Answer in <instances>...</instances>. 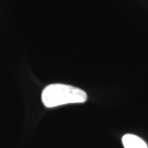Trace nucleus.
Here are the masks:
<instances>
[{
  "instance_id": "2",
  "label": "nucleus",
  "mask_w": 148,
  "mask_h": 148,
  "mask_svg": "<svg viewBox=\"0 0 148 148\" xmlns=\"http://www.w3.org/2000/svg\"><path fill=\"white\" fill-rule=\"evenodd\" d=\"M122 143L124 148H148L147 144L143 140L138 136L127 134L122 138Z\"/></svg>"
},
{
  "instance_id": "1",
  "label": "nucleus",
  "mask_w": 148,
  "mask_h": 148,
  "mask_svg": "<svg viewBox=\"0 0 148 148\" xmlns=\"http://www.w3.org/2000/svg\"><path fill=\"white\" fill-rule=\"evenodd\" d=\"M87 99L88 95L83 90L64 84H51L44 88L41 93V101L46 108L84 103Z\"/></svg>"
}]
</instances>
